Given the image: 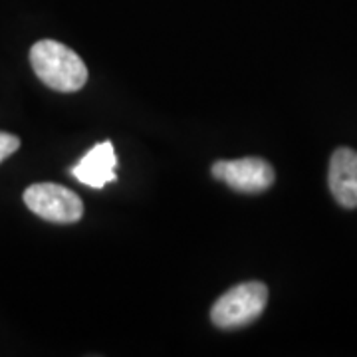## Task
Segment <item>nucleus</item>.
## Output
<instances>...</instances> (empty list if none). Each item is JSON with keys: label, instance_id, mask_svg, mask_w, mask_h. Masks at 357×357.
Returning <instances> with one entry per match:
<instances>
[{"label": "nucleus", "instance_id": "obj_1", "mask_svg": "<svg viewBox=\"0 0 357 357\" xmlns=\"http://www.w3.org/2000/svg\"><path fill=\"white\" fill-rule=\"evenodd\" d=\"M30 64L34 74L48 88L72 93L86 86L88 68L72 48L56 40H40L30 50Z\"/></svg>", "mask_w": 357, "mask_h": 357}, {"label": "nucleus", "instance_id": "obj_2", "mask_svg": "<svg viewBox=\"0 0 357 357\" xmlns=\"http://www.w3.org/2000/svg\"><path fill=\"white\" fill-rule=\"evenodd\" d=\"M268 288L262 282H244L225 292L211 307V319L220 330H234L252 324L264 312Z\"/></svg>", "mask_w": 357, "mask_h": 357}, {"label": "nucleus", "instance_id": "obj_3", "mask_svg": "<svg viewBox=\"0 0 357 357\" xmlns=\"http://www.w3.org/2000/svg\"><path fill=\"white\" fill-rule=\"evenodd\" d=\"M26 206L44 220L70 225L84 215V203L76 192L56 183H36L24 191Z\"/></svg>", "mask_w": 357, "mask_h": 357}, {"label": "nucleus", "instance_id": "obj_4", "mask_svg": "<svg viewBox=\"0 0 357 357\" xmlns=\"http://www.w3.org/2000/svg\"><path fill=\"white\" fill-rule=\"evenodd\" d=\"M213 177L225 181L230 189L238 192H262L274 185V169L260 157H244L234 161H217Z\"/></svg>", "mask_w": 357, "mask_h": 357}, {"label": "nucleus", "instance_id": "obj_5", "mask_svg": "<svg viewBox=\"0 0 357 357\" xmlns=\"http://www.w3.org/2000/svg\"><path fill=\"white\" fill-rule=\"evenodd\" d=\"M115 167H117V157H115L112 141H102L93 145L88 153L77 161V165L70 169V173L82 185H88L91 189H103L107 183H114L117 178Z\"/></svg>", "mask_w": 357, "mask_h": 357}, {"label": "nucleus", "instance_id": "obj_6", "mask_svg": "<svg viewBox=\"0 0 357 357\" xmlns=\"http://www.w3.org/2000/svg\"><path fill=\"white\" fill-rule=\"evenodd\" d=\"M328 183L333 199L345 208L357 206V151L349 147L335 149L330 161Z\"/></svg>", "mask_w": 357, "mask_h": 357}, {"label": "nucleus", "instance_id": "obj_7", "mask_svg": "<svg viewBox=\"0 0 357 357\" xmlns=\"http://www.w3.org/2000/svg\"><path fill=\"white\" fill-rule=\"evenodd\" d=\"M18 147H20V139L16 135L6 133V131H0V163L4 159H8L13 153H16Z\"/></svg>", "mask_w": 357, "mask_h": 357}]
</instances>
